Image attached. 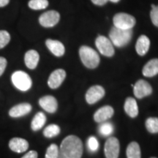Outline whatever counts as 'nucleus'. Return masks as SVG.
Returning <instances> with one entry per match:
<instances>
[{
  "mask_svg": "<svg viewBox=\"0 0 158 158\" xmlns=\"http://www.w3.org/2000/svg\"><path fill=\"white\" fill-rule=\"evenodd\" d=\"M82 154V141L76 135L65 138L59 149V158H81Z\"/></svg>",
  "mask_w": 158,
  "mask_h": 158,
  "instance_id": "f257e3e1",
  "label": "nucleus"
},
{
  "mask_svg": "<svg viewBox=\"0 0 158 158\" xmlns=\"http://www.w3.org/2000/svg\"><path fill=\"white\" fill-rule=\"evenodd\" d=\"M133 36L132 29H122L113 27L109 33L110 40L116 47H123L127 45Z\"/></svg>",
  "mask_w": 158,
  "mask_h": 158,
  "instance_id": "f03ea898",
  "label": "nucleus"
},
{
  "mask_svg": "<svg viewBox=\"0 0 158 158\" xmlns=\"http://www.w3.org/2000/svg\"><path fill=\"white\" fill-rule=\"evenodd\" d=\"M81 62L87 68L94 69L100 64V56L93 48L89 46H81L79 49Z\"/></svg>",
  "mask_w": 158,
  "mask_h": 158,
  "instance_id": "7ed1b4c3",
  "label": "nucleus"
},
{
  "mask_svg": "<svg viewBox=\"0 0 158 158\" xmlns=\"http://www.w3.org/2000/svg\"><path fill=\"white\" fill-rule=\"evenodd\" d=\"M12 82L18 89L27 92L30 89L32 85V81L30 76L23 71H15L11 76Z\"/></svg>",
  "mask_w": 158,
  "mask_h": 158,
  "instance_id": "20e7f679",
  "label": "nucleus"
},
{
  "mask_svg": "<svg viewBox=\"0 0 158 158\" xmlns=\"http://www.w3.org/2000/svg\"><path fill=\"white\" fill-rule=\"evenodd\" d=\"M114 27L122 29H132L135 25V19L133 15L124 13H119L114 15Z\"/></svg>",
  "mask_w": 158,
  "mask_h": 158,
  "instance_id": "39448f33",
  "label": "nucleus"
},
{
  "mask_svg": "<svg viewBox=\"0 0 158 158\" xmlns=\"http://www.w3.org/2000/svg\"><path fill=\"white\" fill-rule=\"evenodd\" d=\"M95 45L99 52L103 56L110 57L114 55V48L113 43L109 39L105 36H98L95 40Z\"/></svg>",
  "mask_w": 158,
  "mask_h": 158,
  "instance_id": "423d86ee",
  "label": "nucleus"
},
{
  "mask_svg": "<svg viewBox=\"0 0 158 158\" xmlns=\"http://www.w3.org/2000/svg\"><path fill=\"white\" fill-rule=\"evenodd\" d=\"M60 15L56 10H49L45 12L39 18V22L42 27L45 28H51L59 23Z\"/></svg>",
  "mask_w": 158,
  "mask_h": 158,
  "instance_id": "0eeeda50",
  "label": "nucleus"
},
{
  "mask_svg": "<svg viewBox=\"0 0 158 158\" xmlns=\"http://www.w3.org/2000/svg\"><path fill=\"white\" fill-rule=\"evenodd\" d=\"M119 142L115 137H110L105 143V155L106 158H118L119 155Z\"/></svg>",
  "mask_w": 158,
  "mask_h": 158,
  "instance_id": "6e6552de",
  "label": "nucleus"
},
{
  "mask_svg": "<svg viewBox=\"0 0 158 158\" xmlns=\"http://www.w3.org/2000/svg\"><path fill=\"white\" fill-rule=\"evenodd\" d=\"M133 92L136 98L141 99L150 95L152 92V88L147 81L144 80H139L135 83Z\"/></svg>",
  "mask_w": 158,
  "mask_h": 158,
  "instance_id": "1a4fd4ad",
  "label": "nucleus"
},
{
  "mask_svg": "<svg viewBox=\"0 0 158 158\" xmlns=\"http://www.w3.org/2000/svg\"><path fill=\"white\" fill-rule=\"evenodd\" d=\"M105 89L101 86H93L89 89L86 94V100L89 104L92 105L103 98Z\"/></svg>",
  "mask_w": 158,
  "mask_h": 158,
  "instance_id": "9d476101",
  "label": "nucleus"
},
{
  "mask_svg": "<svg viewBox=\"0 0 158 158\" xmlns=\"http://www.w3.org/2000/svg\"><path fill=\"white\" fill-rule=\"evenodd\" d=\"M66 78V72L62 69H57L54 70L49 76L48 85L51 89H57L61 86Z\"/></svg>",
  "mask_w": 158,
  "mask_h": 158,
  "instance_id": "9b49d317",
  "label": "nucleus"
},
{
  "mask_svg": "<svg viewBox=\"0 0 158 158\" xmlns=\"http://www.w3.org/2000/svg\"><path fill=\"white\" fill-rule=\"evenodd\" d=\"M39 104L43 109L48 113H55L58 108V102L56 99L51 95H46L41 98L39 100Z\"/></svg>",
  "mask_w": 158,
  "mask_h": 158,
  "instance_id": "f8f14e48",
  "label": "nucleus"
},
{
  "mask_svg": "<svg viewBox=\"0 0 158 158\" xmlns=\"http://www.w3.org/2000/svg\"><path fill=\"white\" fill-rule=\"evenodd\" d=\"M31 108H32L31 105L27 102L18 104L10 108V110H9V115L13 118L21 117L30 113Z\"/></svg>",
  "mask_w": 158,
  "mask_h": 158,
  "instance_id": "ddd939ff",
  "label": "nucleus"
},
{
  "mask_svg": "<svg viewBox=\"0 0 158 158\" xmlns=\"http://www.w3.org/2000/svg\"><path fill=\"white\" fill-rule=\"evenodd\" d=\"M114 108L110 106H106L98 109L94 114V121L98 123H102L114 115Z\"/></svg>",
  "mask_w": 158,
  "mask_h": 158,
  "instance_id": "4468645a",
  "label": "nucleus"
},
{
  "mask_svg": "<svg viewBox=\"0 0 158 158\" xmlns=\"http://www.w3.org/2000/svg\"><path fill=\"white\" fill-rule=\"evenodd\" d=\"M9 147L15 152L22 153L28 149L29 143L23 138H13L9 142Z\"/></svg>",
  "mask_w": 158,
  "mask_h": 158,
  "instance_id": "2eb2a0df",
  "label": "nucleus"
},
{
  "mask_svg": "<svg viewBox=\"0 0 158 158\" xmlns=\"http://www.w3.org/2000/svg\"><path fill=\"white\" fill-rule=\"evenodd\" d=\"M47 48L49 49V51L52 53L54 56L60 57L62 56L64 54L65 48L62 43H61L59 40H55L48 39L45 41Z\"/></svg>",
  "mask_w": 158,
  "mask_h": 158,
  "instance_id": "dca6fc26",
  "label": "nucleus"
},
{
  "mask_svg": "<svg viewBox=\"0 0 158 158\" xmlns=\"http://www.w3.org/2000/svg\"><path fill=\"white\" fill-rule=\"evenodd\" d=\"M40 60V55L35 50H29L26 53L24 62L27 67L31 70H34L37 68Z\"/></svg>",
  "mask_w": 158,
  "mask_h": 158,
  "instance_id": "f3484780",
  "label": "nucleus"
},
{
  "mask_svg": "<svg viewBox=\"0 0 158 158\" xmlns=\"http://www.w3.org/2000/svg\"><path fill=\"white\" fill-rule=\"evenodd\" d=\"M150 47V40L146 35H141L138 39L135 44V50L140 56H144L149 51Z\"/></svg>",
  "mask_w": 158,
  "mask_h": 158,
  "instance_id": "a211bd4d",
  "label": "nucleus"
},
{
  "mask_svg": "<svg viewBox=\"0 0 158 158\" xmlns=\"http://www.w3.org/2000/svg\"><path fill=\"white\" fill-rule=\"evenodd\" d=\"M124 108L126 114L132 118H135L138 114V107L136 100L133 98H128L125 100Z\"/></svg>",
  "mask_w": 158,
  "mask_h": 158,
  "instance_id": "6ab92c4d",
  "label": "nucleus"
},
{
  "mask_svg": "<svg viewBox=\"0 0 158 158\" xmlns=\"http://www.w3.org/2000/svg\"><path fill=\"white\" fill-rule=\"evenodd\" d=\"M146 77H153L158 74V59H153L148 62L142 70Z\"/></svg>",
  "mask_w": 158,
  "mask_h": 158,
  "instance_id": "aec40b11",
  "label": "nucleus"
},
{
  "mask_svg": "<svg viewBox=\"0 0 158 158\" xmlns=\"http://www.w3.org/2000/svg\"><path fill=\"white\" fill-rule=\"evenodd\" d=\"M46 122V116L43 112H38L36 115L34 116L31 123V127L32 130L37 131L40 130Z\"/></svg>",
  "mask_w": 158,
  "mask_h": 158,
  "instance_id": "412c9836",
  "label": "nucleus"
},
{
  "mask_svg": "<svg viewBox=\"0 0 158 158\" xmlns=\"http://www.w3.org/2000/svg\"><path fill=\"white\" fill-rule=\"evenodd\" d=\"M127 158H141V149L136 142H131L127 148Z\"/></svg>",
  "mask_w": 158,
  "mask_h": 158,
  "instance_id": "4be33fe9",
  "label": "nucleus"
},
{
  "mask_svg": "<svg viewBox=\"0 0 158 158\" xmlns=\"http://www.w3.org/2000/svg\"><path fill=\"white\" fill-rule=\"evenodd\" d=\"M60 133V127L56 124H50L43 130V135L46 138H53L58 135Z\"/></svg>",
  "mask_w": 158,
  "mask_h": 158,
  "instance_id": "5701e85b",
  "label": "nucleus"
},
{
  "mask_svg": "<svg viewBox=\"0 0 158 158\" xmlns=\"http://www.w3.org/2000/svg\"><path fill=\"white\" fill-rule=\"evenodd\" d=\"M29 8L39 10L45 9L48 6V0H30L29 2Z\"/></svg>",
  "mask_w": 158,
  "mask_h": 158,
  "instance_id": "b1692460",
  "label": "nucleus"
},
{
  "mask_svg": "<svg viewBox=\"0 0 158 158\" xmlns=\"http://www.w3.org/2000/svg\"><path fill=\"white\" fill-rule=\"evenodd\" d=\"M146 127L151 133H158V118L150 117L146 121Z\"/></svg>",
  "mask_w": 158,
  "mask_h": 158,
  "instance_id": "393cba45",
  "label": "nucleus"
},
{
  "mask_svg": "<svg viewBox=\"0 0 158 158\" xmlns=\"http://www.w3.org/2000/svg\"><path fill=\"white\" fill-rule=\"evenodd\" d=\"M99 132L102 135L108 136L114 132V126L110 122H105L100 126Z\"/></svg>",
  "mask_w": 158,
  "mask_h": 158,
  "instance_id": "a878e982",
  "label": "nucleus"
},
{
  "mask_svg": "<svg viewBox=\"0 0 158 158\" xmlns=\"http://www.w3.org/2000/svg\"><path fill=\"white\" fill-rule=\"evenodd\" d=\"M45 158H59V148L56 144H51L45 153Z\"/></svg>",
  "mask_w": 158,
  "mask_h": 158,
  "instance_id": "bb28decb",
  "label": "nucleus"
},
{
  "mask_svg": "<svg viewBox=\"0 0 158 158\" xmlns=\"http://www.w3.org/2000/svg\"><path fill=\"white\" fill-rule=\"evenodd\" d=\"M10 40V35L7 31L0 30V49L8 44Z\"/></svg>",
  "mask_w": 158,
  "mask_h": 158,
  "instance_id": "cd10ccee",
  "label": "nucleus"
},
{
  "mask_svg": "<svg viewBox=\"0 0 158 158\" xmlns=\"http://www.w3.org/2000/svg\"><path fill=\"white\" fill-rule=\"evenodd\" d=\"M150 17L153 24L158 27V6L152 5V10L150 13Z\"/></svg>",
  "mask_w": 158,
  "mask_h": 158,
  "instance_id": "c85d7f7f",
  "label": "nucleus"
},
{
  "mask_svg": "<svg viewBox=\"0 0 158 158\" xmlns=\"http://www.w3.org/2000/svg\"><path fill=\"white\" fill-rule=\"evenodd\" d=\"M88 147L91 152H96L99 148L98 139L94 136H92L88 139Z\"/></svg>",
  "mask_w": 158,
  "mask_h": 158,
  "instance_id": "c756f323",
  "label": "nucleus"
},
{
  "mask_svg": "<svg viewBox=\"0 0 158 158\" xmlns=\"http://www.w3.org/2000/svg\"><path fill=\"white\" fill-rule=\"evenodd\" d=\"M7 59L5 57L0 56V76H2L7 67Z\"/></svg>",
  "mask_w": 158,
  "mask_h": 158,
  "instance_id": "7c9ffc66",
  "label": "nucleus"
},
{
  "mask_svg": "<svg viewBox=\"0 0 158 158\" xmlns=\"http://www.w3.org/2000/svg\"><path fill=\"white\" fill-rule=\"evenodd\" d=\"M37 157H38V155L36 151H29L21 158H37Z\"/></svg>",
  "mask_w": 158,
  "mask_h": 158,
  "instance_id": "2f4dec72",
  "label": "nucleus"
},
{
  "mask_svg": "<svg viewBox=\"0 0 158 158\" xmlns=\"http://www.w3.org/2000/svg\"><path fill=\"white\" fill-rule=\"evenodd\" d=\"M108 0H92V3H94V5H99V6H102L104 5L105 4L107 3Z\"/></svg>",
  "mask_w": 158,
  "mask_h": 158,
  "instance_id": "473e14b6",
  "label": "nucleus"
},
{
  "mask_svg": "<svg viewBox=\"0 0 158 158\" xmlns=\"http://www.w3.org/2000/svg\"><path fill=\"white\" fill-rule=\"evenodd\" d=\"M10 2V0H0V7H5Z\"/></svg>",
  "mask_w": 158,
  "mask_h": 158,
  "instance_id": "72a5a7b5",
  "label": "nucleus"
},
{
  "mask_svg": "<svg viewBox=\"0 0 158 158\" xmlns=\"http://www.w3.org/2000/svg\"><path fill=\"white\" fill-rule=\"evenodd\" d=\"M108 1H110V2H114V3H116V2H119L120 0H108Z\"/></svg>",
  "mask_w": 158,
  "mask_h": 158,
  "instance_id": "f704fd0d",
  "label": "nucleus"
},
{
  "mask_svg": "<svg viewBox=\"0 0 158 158\" xmlns=\"http://www.w3.org/2000/svg\"><path fill=\"white\" fill-rule=\"evenodd\" d=\"M151 158H157V157H151Z\"/></svg>",
  "mask_w": 158,
  "mask_h": 158,
  "instance_id": "c9c22d12",
  "label": "nucleus"
}]
</instances>
